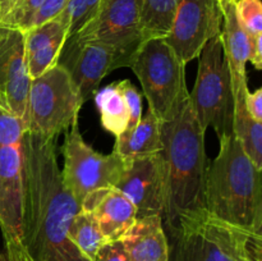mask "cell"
<instances>
[{
    "label": "cell",
    "mask_w": 262,
    "mask_h": 261,
    "mask_svg": "<svg viewBox=\"0 0 262 261\" xmlns=\"http://www.w3.org/2000/svg\"><path fill=\"white\" fill-rule=\"evenodd\" d=\"M22 147L23 261H90L68 237L79 205L61 179L55 138L26 132Z\"/></svg>",
    "instance_id": "1"
},
{
    "label": "cell",
    "mask_w": 262,
    "mask_h": 261,
    "mask_svg": "<svg viewBox=\"0 0 262 261\" xmlns=\"http://www.w3.org/2000/svg\"><path fill=\"white\" fill-rule=\"evenodd\" d=\"M160 151L165 179V211L170 224L178 215L205 209V177L207 158L205 132L192 109L189 95L176 114L161 122Z\"/></svg>",
    "instance_id": "2"
},
{
    "label": "cell",
    "mask_w": 262,
    "mask_h": 261,
    "mask_svg": "<svg viewBox=\"0 0 262 261\" xmlns=\"http://www.w3.org/2000/svg\"><path fill=\"white\" fill-rule=\"evenodd\" d=\"M216 158L207 164L205 209L230 224L262 233V181L234 135L219 138Z\"/></svg>",
    "instance_id": "3"
},
{
    "label": "cell",
    "mask_w": 262,
    "mask_h": 261,
    "mask_svg": "<svg viewBox=\"0 0 262 261\" xmlns=\"http://www.w3.org/2000/svg\"><path fill=\"white\" fill-rule=\"evenodd\" d=\"M168 261H262V234L230 224L206 209L166 224Z\"/></svg>",
    "instance_id": "4"
},
{
    "label": "cell",
    "mask_w": 262,
    "mask_h": 261,
    "mask_svg": "<svg viewBox=\"0 0 262 261\" xmlns=\"http://www.w3.org/2000/svg\"><path fill=\"white\" fill-rule=\"evenodd\" d=\"M189 101L204 132L214 128L217 138L233 135L234 97L222 36L206 42L199 55V69Z\"/></svg>",
    "instance_id": "5"
},
{
    "label": "cell",
    "mask_w": 262,
    "mask_h": 261,
    "mask_svg": "<svg viewBox=\"0 0 262 261\" xmlns=\"http://www.w3.org/2000/svg\"><path fill=\"white\" fill-rule=\"evenodd\" d=\"M142 86L148 110L161 122L169 120L188 97L186 64L164 38L145 41L129 67Z\"/></svg>",
    "instance_id": "6"
},
{
    "label": "cell",
    "mask_w": 262,
    "mask_h": 261,
    "mask_svg": "<svg viewBox=\"0 0 262 261\" xmlns=\"http://www.w3.org/2000/svg\"><path fill=\"white\" fill-rule=\"evenodd\" d=\"M83 101L59 63L31 81L26 132L56 138L78 118Z\"/></svg>",
    "instance_id": "7"
},
{
    "label": "cell",
    "mask_w": 262,
    "mask_h": 261,
    "mask_svg": "<svg viewBox=\"0 0 262 261\" xmlns=\"http://www.w3.org/2000/svg\"><path fill=\"white\" fill-rule=\"evenodd\" d=\"M61 154V179L78 205L96 189L115 187L128 164V160L117 154L104 155L87 145L79 130L78 118L67 129Z\"/></svg>",
    "instance_id": "8"
},
{
    "label": "cell",
    "mask_w": 262,
    "mask_h": 261,
    "mask_svg": "<svg viewBox=\"0 0 262 261\" xmlns=\"http://www.w3.org/2000/svg\"><path fill=\"white\" fill-rule=\"evenodd\" d=\"M68 40L102 44L135 56L143 44L137 0H101L94 17Z\"/></svg>",
    "instance_id": "9"
},
{
    "label": "cell",
    "mask_w": 262,
    "mask_h": 261,
    "mask_svg": "<svg viewBox=\"0 0 262 261\" xmlns=\"http://www.w3.org/2000/svg\"><path fill=\"white\" fill-rule=\"evenodd\" d=\"M23 147L0 145V229L5 261H23Z\"/></svg>",
    "instance_id": "10"
},
{
    "label": "cell",
    "mask_w": 262,
    "mask_h": 261,
    "mask_svg": "<svg viewBox=\"0 0 262 261\" xmlns=\"http://www.w3.org/2000/svg\"><path fill=\"white\" fill-rule=\"evenodd\" d=\"M222 31L217 0H178L170 32L164 40L187 64L199 58L209 40Z\"/></svg>",
    "instance_id": "11"
},
{
    "label": "cell",
    "mask_w": 262,
    "mask_h": 261,
    "mask_svg": "<svg viewBox=\"0 0 262 261\" xmlns=\"http://www.w3.org/2000/svg\"><path fill=\"white\" fill-rule=\"evenodd\" d=\"M135 56L102 44L67 40L58 63L67 69L84 102L97 92L102 79L115 69L130 67Z\"/></svg>",
    "instance_id": "12"
},
{
    "label": "cell",
    "mask_w": 262,
    "mask_h": 261,
    "mask_svg": "<svg viewBox=\"0 0 262 261\" xmlns=\"http://www.w3.org/2000/svg\"><path fill=\"white\" fill-rule=\"evenodd\" d=\"M30 74L25 54V33L0 26V109L20 119L27 128Z\"/></svg>",
    "instance_id": "13"
},
{
    "label": "cell",
    "mask_w": 262,
    "mask_h": 261,
    "mask_svg": "<svg viewBox=\"0 0 262 261\" xmlns=\"http://www.w3.org/2000/svg\"><path fill=\"white\" fill-rule=\"evenodd\" d=\"M115 188L132 202L137 217L148 215L164 216L165 179L160 153L128 160Z\"/></svg>",
    "instance_id": "14"
},
{
    "label": "cell",
    "mask_w": 262,
    "mask_h": 261,
    "mask_svg": "<svg viewBox=\"0 0 262 261\" xmlns=\"http://www.w3.org/2000/svg\"><path fill=\"white\" fill-rule=\"evenodd\" d=\"M222 13V36L224 55L232 79L233 97L245 99L248 90L246 64L250 58V36L245 31L235 12V0H217Z\"/></svg>",
    "instance_id": "15"
},
{
    "label": "cell",
    "mask_w": 262,
    "mask_h": 261,
    "mask_svg": "<svg viewBox=\"0 0 262 261\" xmlns=\"http://www.w3.org/2000/svg\"><path fill=\"white\" fill-rule=\"evenodd\" d=\"M28 74L35 79L55 66L68 40V22L63 13L42 25L23 31Z\"/></svg>",
    "instance_id": "16"
},
{
    "label": "cell",
    "mask_w": 262,
    "mask_h": 261,
    "mask_svg": "<svg viewBox=\"0 0 262 261\" xmlns=\"http://www.w3.org/2000/svg\"><path fill=\"white\" fill-rule=\"evenodd\" d=\"M79 209L95 217L107 242L120 240L137 219L136 207L115 187L94 191L86 196Z\"/></svg>",
    "instance_id": "17"
},
{
    "label": "cell",
    "mask_w": 262,
    "mask_h": 261,
    "mask_svg": "<svg viewBox=\"0 0 262 261\" xmlns=\"http://www.w3.org/2000/svg\"><path fill=\"white\" fill-rule=\"evenodd\" d=\"M163 216L137 217L122 240L129 261H168L169 245Z\"/></svg>",
    "instance_id": "18"
},
{
    "label": "cell",
    "mask_w": 262,
    "mask_h": 261,
    "mask_svg": "<svg viewBox=\"0 0 262 261\" xmlns=\"http://www.w3.org/2000/svg\"><path fill=\"white\" fill-rule=\"evenodd\" d=\"M160 127L161 120L148 110L135 128L115 137L113 153L125 160L159 154L163 150Z\"/></svg>",
    "instance_id": "19"
},
{
    "label": "cell",
    "mask_w": 262,
    "mask_h": 261,
    "mask_svg": "<svg viewBox=\"0 0 262 261\" xmlns=\"http://www.w3.org/2000/svg\"><path fill=\"white\" fill-rule=\"evenodd\" d=\"M142 41L165 38L176 17L178 0H137Z\"/></svg>",
    "instance_id": "20"
},
{
    "label": "cell",
    "mask_w": 262,
    "mask_h": 261,
    "mask_svg": "<svg viewBox=\"0 0 262 261\" xmlns=\"http://www.w3.org/2000/svg\"><path fill=\"white\" fill-rule=\"evenodd\" d=\"M233 135L253 165L262 171V123L256 122L246 110L245 99H234Z\"/></svg>",
    "instance_id": "21"
},
{
    "label": "cell",
    "mask_w": 262,
    "mask_h": 261,
    "mask_svg": "<svg viewBox=\"0 0 262 261\" xmlns=\"http://www.w3.org/2000/svg\"><path fill=\"white\" fill-rule=\"evenodd\" d=\"M95 102L100 113L101 125L107 132L118 137L127 130L129 113L118 82H113L96 92Z\"/></svg>",
    "instance_id": "22"
},
{
    "label": "cell",
    "mask_w": 262,
    "mask_h": 261,
    "mask_svg": "<svg viewBox=\"0 0 262 261\" xmlns=\"http://www.w3.org/2000/svg\"><path fill=\"white\" fill-rule=\"evenodd\" d=\"M68 237L90 261H95L97 251L107 242L95 217L81 209L69 224Z\"/></svg>",
    "instance_id": "23"
},
{
    "label": "cell",
    "mask_w": 262,
    "mask_h": 261,
    "mask_svg": "<svg viewBox=\"0 0 262 261\" xmlns=\"http://www.w3.org/2000/svg\"><path fill=\"white\" fill-rule=\"evenodd\" d=\"M101 0H68L61 10L68 22V38L76 35L95 15Z\"/></svg>",
    "instance_id": "24"
},
{
    "label": "cell",
    "mask_w": 262,
    "mask_h": 261,
    "mask_svg": "<svg viewBox=\"0 0 262 261\" xmlns=\"http://www.w3.org/2000/svg\"><path fill=\"white\" fill-rule=\"evenodd\" d=\"M235 12L250 37L262 35L261 0H235Z\"/></svg>",
    "instance_id": "25"
},
{
    "label": "cell",
    "mask_w": 262,
    "mask_h": 261,
    "mask_svg": "<svg viewBox=\"0 0 262 261\" xmlns=\"http://www.w3.org/2000/svg\"><path fill=\"white\" fill-rule=\"evenodd\" d=\"M43 2L45 0H20L19 4L3 20L0 26L18 28L20 31L28 30L36 13L38 12Z\"/></svg>",
    "instance_id": "26"
},
{
    "label": "cell",
    "mask_w": 262,
    "mask_h": 261,
    "mask_svg": "<svg viewBox=\"0 0 262 261\" xmlns=\"http://www.w3.org/2000/svg\"><path fill=\"white\" fill-rule=\"evenodd\" d=\"M118 86L124 97L125 105H127L128 113H129L127 130H130L138 124L142 118V95L129 79L118 81Z\"/></svg>",
    "instance_id": "27"
},
{
    "label": "cell",
    "mask_w": 262,
    "mask_h": 261,
    "mask_svg": "<svg viewBox=\"0 0 262 261\" xmlns=\"http://www.w3.org/2000/svg\"><path fill=\"white\" fill-rule=\"evenodd\" d=\"M25 133L26 127L22 120L0 109V145H19Z\"/></svg>",
    "instance_id": "28"
},
{
    "label": "cell",
    "mask_w": 262,
    "mask_h": 261,
    "mask_svg": "<svg viewBox=\"0 0 262 261\" xmlns=\"http://www.w3.org/2000/svg\"><path fill=\"white\" fill-rule=\"evenodd\" d=\"M95 261H129L122 240L109 241L101 246L96 253Z\"/></svg>",
    "instance_id": "29"
},
{
    "label": "cell",
    "mask_w": 262,
    "mask_h": 261,
    "mask_svg": "<svg viewBox=\"0 0 262 261\" xmlns=\"http://www.w3.org/2000/svg\"><path fill=\"white\" fill-rule=\"evenodd\" d=\"M67 2H68V0H45L43 4L41 5L40 9H38V12L36 13L30 28L35 27V26H38V25H42V23L48 22V20L53 19L54 17H56V15L64 9Z\"/></svg>",
    "instance_id": "30"
},
{
    "label": "cell",
    "mask_w": 262,
    "mask_h": 261,
    "mask_svg": "<svg viewBox=\"0 0 262 261\" xmlns=\"http://www.w3.org/2000/svg\"><path fill=\"white\" fill-rule=\"evenodd\" d=\"M246 110L256 120L262 123V89L248 91L246 95Z\"/></svg>",
    "instance_id": "31"
},
{
    "label": "cell",
    "mask_w": 262,
    "mask_h": 261,
    "mask_svg": "<svg viewBox=\"0 0 262 261\" xmlns=\"http://www.w3.org/2000/svg\"><path fill=\"white\" fill-rule=\"evenodd\" d=\"M248 61H251V64L257 71L262 69V35L250 37V58H248Z\"/></svg>",
    "instance_id": "32"
},
{
    "label": "cell",
    "mask_w": 262,
    "mask_h": 261,
    "mask_svg": "<svg viewBox=\"0 0 262 261\" xmlns=\"http://www.w3.org/2000/svg\"><path fill=\"white\" fill-rule=\"evenodd\" d=\"M19 3L20 0H0V25Z\"/></svg>",
    "instance_id": "33"
},
{
    "label": "cell",
    "mask_w": 262,
    "mask_h": 261,
    "mask_svg": "<svg viewBox=\"0 0 262 261\" xmlns=\"http://www.w3.org/2000/svg\"><path fill=\"white\" fill-rule=\"evenodd\" d=\"M0 261H5V258H4V255H3L2 252H0Z\"/></svg>",
    "instance_id": "34"
}]
</instances>
